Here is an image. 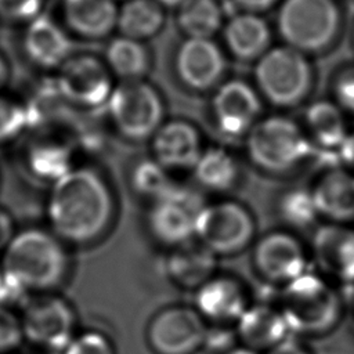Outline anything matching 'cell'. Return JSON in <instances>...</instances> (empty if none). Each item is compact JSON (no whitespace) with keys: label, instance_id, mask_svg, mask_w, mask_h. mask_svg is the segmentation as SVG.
Instances as JSON below:
<instances>
[{"label":"cell","instance_id":"cell-1","mask_svg":"<svg viewBox=\"0 0 354 354\" xmlns=\"http://www.w3.org/2000/svg\"><path fill=\"white\" fill-rule=\"evenodd\" d=\"M115 214V199L108 181L91 167H72L53 183L47 217L61 241L90 243L108 230Z\"/></svg>","mask_w":354,"mask_h":354},{"label":"cell","instance_id":"cell-2","mask_svg":"<svg viewBox=\"0 0 354 354\" xmlns=\"http://www.w3.org/2000/svg\"><path fill=\"white\" fill-rule=\"evenodd\" d=\"M274 32L281 43L311 58L330 54L346 32L342 0H281Z\"/></svg>","mask_w":354,"mask_h":354},{"label":"cell","instance_id":"cell-3","mask_svg":"<svg viewBox=\"0 0 354 354\" xmlns=\"http://www.w3.org/2000/svg\"><path fill=\"white\" fill-rule=\"evenodd\" d=\"M1 267L6 279L21 293L57 288L68 272V254L53 232L28 228L17 232L4 249Z\"/></svg>","mask_w":354,"mask_h":354},{"label":"cell","instance_id":"cell-4","mask_svg":"<svg viewBox=\"0 0 354 354\" xmlns=\"http://www.w3.org/2000/svg\"><path fill=\"white\" fill-rule=\"evenodd\" d=\"M252 83L264 104L290 111L307 105L318 84L314 58L285 44H274L253 64Z\"/></svg>","mask_w":354,"mask_h":354},{"label":"cell","instance_id":"cell-5","mask_svg":"<svg viewBox=\"0 0 354 354\" xmlns=\"http://www.w3.org/2000/svg\"><path fill=\"white\" fill-rule=\"evenodd\" d=\"M250 163L270 174H285L317 153L299 120L285 113L263 116L245 137Z\"/></svg>","mask_w":354,"mask_h":354},{"label":"cell","instance_id":"cell-6","mask_svg":"<svg viewBox=\"0 0 354 354\" xmlns=\"http://www.w3.org/2000/svg\"><path fill=\"white\" fill-rule=\"evenodd\" d=\"M278 307L290 332L310 336L332 330L343 313V303L333 283L311 271L282 286Z\"/></svg>","mask_w":354,"mask_h":354},{"label":"cell","instance_id":"cell-7","mask_svg":"<svg viewBox=\"0 0 354 354\" xmlns=\"http://www.w3.org/2000/svg\"><path fill=\"white\" fill-rule=\"evenodd\" d=\"M113 131L126 141H149L166 120V98L148 79L118 82L106 105Z\"/></svg>","mask_w":354,"mask_h":354},{"label":"cell","instance_id":"cell-8","mask_svg":"<svg viewBox=\"0 0 354 354\" xmlns=\"http://www.w3.org/2000/svg\"><path fill=\"white\" fill-rule=\"evenodd\" d=\"M228 57L214 39L181 37L169 55L174 86L194 97L209 95L227 79Z\"/></svg>","mask_w":354,"mask_h":354},{"label":"cell","instance_id":"cell-9","mask_svg":"<svg viewBox=\"0 0 354 354\" xmlns=\"http://www.w3.org/2000/svg\"><path fill=\"white\" fill-rule=\"evenodd\" d=\"M256 234L252 213L235 201L205 203L195 224V238L216 256H231L246 249Z\"/></svg>","mask_w":354,"mask_h":354},{"label":"cell","instance_id":"cell-10","mask_svg":"<svg viewBox=\"0 0 354 354\" xmlns=\"http://www.w3.org/2000/svg\"><path fill=\"white\" fill-rule=\"evenodd\" d=\"M207 97L209 122L224 137L245 138L263 118L264 102L252 80L227 77Z\"/></svg>","mask_w":354,"mask_h":354},{"label":"cell","instance_id":"cell-11","mask_svg":"<svg viewBox=\"0 0 354 354\" xmlns=\"http://www.w3.org/2000/svg\"><path fill=\"white\" fill-rule=\"evenodd\" d=\"M116 83L102 57L77 54L59 66L57 90L76 106L97 109L106 105Z\"/></svg>","mask_w":354,"mask_h":354},{"label":"cell","instance_id":"cell-12","mask_svg":"<svg viewBox=\"0 0 354 354\" xmlns=\"http://www.w3.org/2000/svg\"><path fill=\"white\" fill-rule=\"evenodd\" d=\"M205 206L202 198L192 189L174 185L153 201L148 213L151 234L163 245L176 248L195 238V224Z\"/></svg>","mask_w":354,"mask_h":354},{"label":"cell","instance_id":"cell-13","mask_svg":"<svg viewBox=\"0 0 354 354\" xmlns=\"http://www.w3.org/2000/svg\"><path fill=\"white\" fill-rule=\"evenodd\" d=\"M19 318L24 337L46 350L62 353L75 336V313L59 296L43 295L29 300Z\"/></svg>","mask_w":354,"mask_h":354},{"label":"cell","instance_id":"cell-14","mask_svg":"<svg viewBox=\"0 0 354 354\" xmlns=\"http://www.w3.org/2000/svg\"><path fill=\"white\" fill-rule=\"evenodd\" d=\"M206 326L195 308L167 307L151 319L147 339L155 354H194L203 344Z\"/></svg>","mask_w":354,"mask_h":354},{"label":"cell","instance_id":"cell-15","mask_svg":"<svg viewBox=\"0 0 354 354\" xmlns=\"http://www.w3.org/2000/svg\"><path fill=\"white\" fill-rule=\"evenodd\" d=\"M307 257L301 242L288 231L268 232L253 248L256 271L266 281L281 286L308 271Z\"/></svg>","mask_w":354,"mask_h":354},{"label":"cell","instance_id":"cell-16","mask_svg":"<svg viewBox=\"0 0 354 354\" xmlns=\"http://www.w3.org/2000/svg\"><path fill=\"white\" fill-rule=\"evenodd\" d=\"M311 253L315 267L329 282L354 283V228L348 224L325 223L317 227Z\"/></svg>","mask_w":354,"mask_h":354},{"label":"cell","instance_id":"cell-17","mask_svg":"<svg viewBox=\"0 0 354 354\" xmlns=\"http://www.w3.org/2000/svg\"><path fill=\"white\" fill-rule=\"evenodd\" d=\"M149 145L151 158L169 171L192 170L205 149L199 127L185 118L166 119Z\"/></svg>","mask_w":354,"mask_h":354},{"label":"cell","instance_id":"cell-18","mask_svg":"<svg viewBox=\"0 0 354 354\" xmlns=\"http://www.w3.org/2000/svg\"><path fill=\"white\" fill-rule=\"evenodd\" d=\"M220 36L227 57L241 64H254L274 46V28L264 15L254 12L228 14Z\"/></svg>","mask_w":354,"mask_h":354},{"label":"cell","instance_id":"cell-19","mask_svg":"<svg viewBox=\"0 0 354 354\" xmlns=\"http://www.w3.org/2000/svg\"><path fill=\"white\" fill-rule=\"evenodd\" d=\"M319 217L326 223H354V173L339 162H329L310 188Z\"/></svg>","mask_w":354,"mask_h":354},{"label":"cell","instance_id":"cell-20","mask_svg":"<svg viewBox=\"0 0 354 354\" xmlns=\"http://www.w3.org/2000/svg\"><path fill=\"white\" fill-rule=\"evenodd\" d=\"M299 122L318 155L335 156L339 160V152L351 129L348 116L329 97L311 100L304 105Z\"/></svg>","mask_w":354,"mask_h":354},{"label":"cell","instance_id":"cell-21","mask_svg":"<svg viewBox=\"0 0 354 354\" xmlns=\"http://www.w3.org/2000/svg\"><path fill=\"white\" fill-rule=\"evenodd\" d=\"M248 306L243 285L232 277L214 275L195 290L194 308L212 324L236 322Z\"/></svg>","mask_w":354,"mask_h":354},{"label":"cell","instance_id":"cell-22","mask_svg":"<svg viewBox=\"0 0 354 354\" xmlns=\"http://www.w3.org/2000/svg\"><path fill=\"white\" fill-rule=\"evenodd\" d=\"M116 0H62V17L73 35L100 41L116 33Z\"/></svg>","mask_w":354,"mask_h":354},{"label":"cell","instance_id":"cell-23","mask_svg":"<svg viewBox=\"0 0 354 354\" xmlns=\"http://www.w3.org/2000/svg\"><path fill=\"white\" fill-rule=\"evenodd\" d=\"M235 324L238 339L256 351L272 348L290 333L279 307L267 303L249 304Z\"/></svg>","mask_w":354,"mask_h":354},{"label":"cell","instance_id":"cell-24","mask_svg":"<svg viewBox=\"0 0 354 354\" xmlns=\"http://www.w3.org/2000/svg\"><path fill=\"white\" fill-rule=\"evenodd\" d=\"M216 267L217 256L198 241L171 248L166 260L170 279L178 286L192 290L214 277Z\"/></svg>","mask_w":354,"mask_h":354},{"label":"cell","instance_id":"cell-25","mask_svg":"<svg viewBox=\"0 0 354 354\" xmlns=\"http://www.w3.org/2000/svg\"><path fill=\"white\" fill-rule=\"evenodd\" d=\"M102 58L118 82L148 79L155 64L153 51L147 41L118 33L108 39Z\"/></svg>","mask_w":354,"mask_h":354},{"label":"cell","instance_id":"cell-26","mask_svg":"<svg viewBox=\"0 0 354 354\" xmlns=\"http://www.w3.org/2000/svg\"><path fill=\"white\" fill-rule=\"evenodd\" d=\"M25 50L40 66H61L71 55V41L65 30L47 15L33 18L25 33Z\"/></svg>","mask_w":354,"mask_h":354},{"label":"cell","instance_id":"cell-27","mask_svg":"<svg viewBox=\"0 0 354 354\" xmlns=\"http://www.w3.org/2000/svg\"><path fill=\"white\" fill-rule=\"evenodd\" d=\"M167 24V10L156 0H123L118 8L116 33L148 41L159 36Z\"/></svg>","mask_w":354,"mask_h":354},{"label":"cell","instance_id":"cell-28","mask_svg":"<svg viewBox=\"0 0 354 354\" xmlns=\"http://www.w3.org/2000/svg\"><path fill=\"white\" fill-rule=\"evenodd\" d=\"M227 17L223 0H184L174 8V24L181 37L214 39Z\"/></svg>","mask_w":354,"mask_h":354},{"label":"cell","instance_id":"cell-29","mask_svg":"<svg viewBox=\"0 0 354 354\" xmlns=\"http://www.w3.org/2000/svg\"><path fill=\"white\" fill-rule=\"evenodd\" d=\"M192 176L196 184L210 192H225L232 189L241 178L238 159L223 147H205Z\"/></svg>","mask_w":354,"mask_h":354},{"label":"cell","instance_id":"cell-30","mask_svg":"<svg viewBox=\"0 0 354 354\" xmlns=\"http://www.w3.org/2000/svg\"><path fill=\"white\" fill-rule=\"evenodd\" d=\"M28 162L37 177L51 183H55L72 169L69 148L54 141L35 144L29 151Z\"/></svg>","mask_w":354,"mask_h":354},{"label":"cell","instance_id":"cell-31","mask_svg":"<svg viewBox=\"0 0 354 354\" xmlns=\"http://www.w3.org/2000/svg\"><path fill=\"white\" fill-rule=\"evenodd\" d=\"M130 184L138 195L148 198L152 202L163 196L176 185L170 177V171L153 158L141 159L133 166Z\"/></svg>","mask_w":354,"mask_h":354},{"label":"cell","instance_id":"cell-32","mask_svg":"<svg viewBox=\"0 0 354 354\" xmlns=\"http://www.w3.org/2000/svg\"><path fill=\"white\" fill-rule=\"evenodd\" d=\"M278 212L281 218L295 228L310 227L319 217L310 188H293L282 194Z\"/></svg>","mask_w":354,"mask_h":354},{"label":"cell","instance_id":"cell-33","mask_svg":"<svg viewBox=\"0 0 354 354\" xmlns=\"http://www.w3.org/2000/svg\"><path fill=\"white\" fill-rule=\"evenodd\" d=\"M329 98L348 116L354 118V61L339 64L328 80Z\"/></svg>","mask_w":354,"mask_h":354},{"label":"cell","instance_id":"cell-34","mask_svg":"<svg viewBox=\"0 0 354 354\" xmlns=\"http://www.w3.org/2000/svg\"><path fill=\"white\" fill-rule=\"evenodd\" d=\"M62 354H115V347L106 335L86 330L75 335Z\"/></svg>","mask_w":354,"mask_h":354},{"label":"cell","instance_id":"cell-35","mask_svg":"<svg viewBox=\"0 0 354 354\" xmlns=\"http://www.w3.org/2000/svg\"><path fill=\"white\" fill-rule=\"evenodd\" d=\"M26 122L28 113L22 106L0 97V141L15 137L22 131Z\"/></svg>","mask_w":354,"mask_h":354},{"label":"cell","instance_id":"cell-36","mask_svg":"<svg viewBox=\"0 0 354 354\" xmlns=\"http://www.w3.org/2000/svg\"><path fill=\"white\" fill-rule=\"evenodd\" d=\"M24 339L21 318L7 306L0 304V354L17 348Z\"/></svg>","mask_w":354,"mask_h":354},{"label":"cell","instance_id":"cell-37","mask_svg":"<svg viewBox=\"0 0 354 354\" xmlns=\"http://www.w3.org/2000/svg\"><path fill=\"white\" fill-rule=\"evenodd\" d=\"M238 339L236 332L224 324H213L206 326L202 347L212 353H227L235 347V340Z\"/></svg>","mask_w":354,"mask_h":354},{"label":"cell","instance_id":"cell-38","mask_svg":"<svg viewBox=\"0 0 354 354\" xmlns=\"http://www.w3.org/2000/svg\"><path fill=\"white\" fill-rule=\"evenodd\" d=\"M43 0H0V17L8 21H32L40 15Z\"/></svg>","mask_w":354,"mask_h":354},{"label":"cell","instance_id":"cell-39","mask_svg":"<svg viewBox=\"0 0 354 354\" xmlns=\"http://www.w3.org/2000/svg\"><path fill=\"white\" fill-rule=\"evenodd\" d=\"M234 11H246L264 15L266 12L275 10L281 0H228Z\"/></svg>","mask_w":354,"mask_h":354},{"label":"cell","instance_id":"cell-40","mask_svg":"<svg viewBox=\"0 0 354 354\" xmlns=\"http://www.w3.org/2000/svg\"><path fill=\"white\" fill-rule=\"evenodd\" d=\"M14 221L8 212L0 209V250L6 249L7 245L14 238Z\"/></svg>","mask_w":354,"mask_h":354},{"label":"cell","instance_id":"cell-41","mask_svg":"<svg viewBox=\"0 0 354 354\" xmlns=\"http://www.w3.org/2000/svg\"><path fill=\"white\" fill-rule=\"evenodd\" d=\"M266 354H310V351L303 344H300L297 340L288 337L283 342H281L279 344L267 350Z\"/></svg>","mask_w":354,"mask_h":354},{"label":"cell","instance_id":"cell-42","mask_svg":"<svg viewBox=\"0 0 354 354\" xmlns=\"http://www.w3.org/2000/svg\"><path fill=\"white\" fill-rule=\"evenodd\" d=\"M339 163L354 173V129L350 130L347 140L339 152Z\"/></svg>","mask_w":354,"mask_h":354},{"label":"cell","instance_id":"cell-43","mask_svg":"<svg viewBox=\"0 0 354 354\" xmlns=\"http://www.w3.org/2000/svg\"><path fill=\"white\" fill-rule=\"evenodd\" d=\"M22 293L19 290H17L14 286H11L4 275L1 263H0V304L6 306V301L10 299H17L18 296H21Z\"/></svg>","mask_w":354,"mask_h":354},{"label":"cell","instance_id":"cell-44","mask_svg":"<svg viewBox=\"0 0 354 354\" xmlns=\"http://www.w3.org/2000/svg\"><path fill=\"white\" fill-rule=\"evenodd\" d=\"M224 354H259V351H256V350H253V348H250V347H248V346L241 344V346L232 347L231 350H228V351L224 353Z\"/></svg>","mask_w":354,"mask_h":354},{"label":"cell","instance_id":"cell-45","mask_svg":"<svg viewBox=\"0 0 354 354\" xmlns=\"http://www.w3.org/2000/svg\"><path fill=\"white\" fill-rule=\"evenodd\" d=\"M159 4H162L166 10H169V8H171V10H174V8H177L184 0H156Z\"/></svg>","mask_w":354,"mask_h":354},{"label":"cell","instance_id":"cell-46","mask_svg":"<svg viewBox=\"0 0 354 354\" xmlns=\"http://www.w3.org/2000/svg\"><path fill=\"white\" fill-rule=\"evenodd\" d=\"M7 79V66L4 64V59L0 57V87L4 84Z\"/></svg>","mask_w":354,"mask_h":354},{"label":"cell","instance_id":"cell-47","mask_svg":"<svg viewBox=\"0 0 354 354\" xmlns=\"http://www.w3.org/2000/svg\"><path fill=\"white\" fill-rule=\"evenodd\" d=\"M350 44H351V48L354 51V21H353L351 28H350Z\"/></svg>","mask_w":354,"mask_h":354},{"label":"cell","instance_id":"cell-48","mask_svg":"<svg viewBox=\"0 0 354 354\" xmlns=\"http://www.w3.org/2000/svg\"><path fill=\"white\" fill-rule=\"evenodd\" d=\"M353 306H354V297H353Z\"/></svg>","mask_w":354,"mask_h":354},{"label":"cell","instance_id":"cell-49","mask_svg":"<svg viewBox=\"0 0 354 354\" xmlns=\"http://www.w3.org/2000/svg\"><path fill=\"white\" fill-rule=\"evenodd\" d=\"M122 1H123V0H122Z\"/></svg>","mask_w":354,"mask_h":354}]
</instances>
